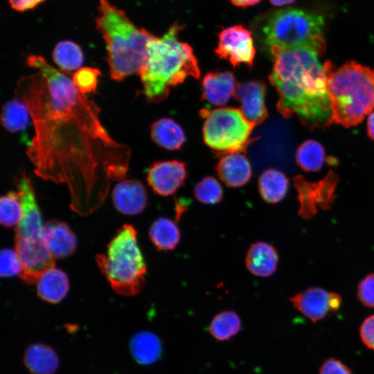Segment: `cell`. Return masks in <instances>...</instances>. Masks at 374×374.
<instances>
[{
  "mask_svg": "<svg viewBox=\"0 0 374 374\" xmlns=\"http://www.w3.org/2000/svg\"><path fill=\"white\" fill-rule=\"evenodd\" d=\"M360 337L363 343L374 350V314L366 318L360 327Z\"/></svg>",
  "mask_w": 374,
  "mask_h": 374,
  "instance_id": "cell-35",
  "label": "cell"
},
{
  "mask_svg": "<svg viewBox=\"0 0 374 374\" xmlns=\"http://www.w3.org/2000/svg\"><path fill=\"white\" fill-rule=\"evenodd\" d=\"M23 217V208L18 191H9L1 197L0 222L6 227L17 226Z\"/></svg>",
  "mask_w": 374,
  "mask_h": 374,
  "instance_id": "cell-30",
  "label": "cell"
},
{
  "mask_svg": "<svg viewBox=\"0 0 374 374\" xmlns=\"http://www.w3.org/2000/svg\"><path fill=\"white\" fill-rule=\"evenodd\" d=\"M24 362L31 374H53L59 365L55 350L42 343L32 344L27 347Z\"/></svg>",
  "mask_w": 374,
  "mask_h": 374,
  "instance_id": "cell-21",
  "label": "cell"
},
{
  "mask_svg": "<svg viewBox=\"0 0 374 374\" xmlns=\"http://www.w3.org/2000/svg\"><path fill=\"white\" fill-rule=\"evenodd\" d=\"M52 57L60 69L66 71L78 70L84 60L80 46L70 40L58 42L53 51Z\"/></svg>",
  "mask_w": 374,
  "mask_h": 374,
  "instance_id": "cell-27",
  "label": "cell"
},
{
  "mask_svg": "<svg viewBox=\"0 0 374 374\" xmlns=\"http://www.w3.org/2000/svg\"><path fill=\"white\" fill-rule=\"evenodd\" d=\"M319 374H352L350 368L335 358L326 359L322 364Z\"/></svg>",
  "mask_w": 374,
  "mask_h": 374,
  "instance_id": "cell-36",
  "label": "cell"
},
{
  "mask_svg": "<svg viewBox=\"0 0 374 374\" xmlns=\"http://www.w3.org/2000/svg\"><path fill=\"white\" fill-rule=\"evenodd\" d=\"M23 217L16 226L15 250L21 265V279L28 285L37 283L41 275L54 267L55 258L48 248L44 225L30 177L24 172L17 181Z\"/></svg>",
  "mask_w": 374,
  "mask_h": 374,
  "instance_id": "cell-7",
  "label": "cell"
},
{
  "mask_svg": "<svg viewBox=\"0 0 374 374\" xmlns=\"http://www.w3.org/2000/svg\"><path fill=\"white\" fill-rule=\"evenodd\" d=\"M200 114L204 118V142L217 154L245 152L249 144L256 140L250 138L256 125L248 121L240 109H203Z\"/></svg>",
  "mask_w": 374,
  "mask_h": 374,
  "instance_id": "cell-9",
  "label": "cell"
},
{
  "mask_svg": "<svg viewBox=\"0 0 374 374\" xmlns=\"http://www.w3.org/2000/svg\"><path fill=\"white\" fill-rule=\"evenodd\" d=\"M230 1L233 4L237 6L247 7V6L257 4L262 0H230Z\"/></svg>",
  "mask_w": 374,
  "mask_h": 374,
  "instance_id": "cell-39",
  "label": "cell"
},
{
  "mask_svg": "<svg viewBox=\"0 0 374 374\" xmlns=\"http://www.w3.org/2000/svg\"><path fill=\"white\" fill-rule=\"evenodd\" d=\"M241 325V320L236 312L226 310L214 317L209 331L217 340L225 341L235 335L240 331Z\"/></svg>",
  "mask_w": 374,
  "mask_h": 374,
  "instance_id": "cell-28",
  "label": "cell"
},
{
  "mask_svg": "<svg viewBox=\"0 0 374 374\" xmlns=\"http://www.w3.org/2000/svg\"><path fill=\"white\" fill-rule=\"evenodd\" d=\"M324 20L310 11L286 8L260 19L256 35L262 47L271 56L282 50L304 48L321 55L326 51Z\"/></svg>",
  "mask_w": 374,
  "mask_h": 374,
  "instance_id": "cell-6",
  "label": "cell"
},
{
  "mask_svg": "<svg viewBox=\"0 0 374 374\" xmlns=\"http://www.w3.org/2000/svg\"><path fill=\"white\" fill-rule=\"evenodd\" d=\"M152 139L159 146L168 150H179L185 141L182 128L168 118L155 121L150 127Z\"/></svg>",
  "mask_w": 374,
  "mask_h": 374,
  "instance_id": "cell-24",
  "label": "cell"
},
{
  "mask_svg": "<svg viewBox=\"0 0 374 374\" xmlns=\"http://www.w3.org/2000/svg\"><path fill=\"white\" fill-rule=\"evenodd\" d=\"M357 296L364 305L374 308V274L367 275L360 281Z\"/></svg>",
  "mask_w": 374,
  "mask_h": 374,
  "instance_id": "cell-34",
  "label": "cell"
},
{
  "mask_svg": "<svg viewBox=\"0 0 374 374\" xmlns=\"http://www.w3.org/2000/svg\"><path fill=\"white\" fill-rule=\"evenodd\" d=\"M130 348L134 359L142 364L155 362L161 353L159 339L148 331H141L134 335L130 340Z\"/></svg>",
  "mask_w": 374,
  "mask_h": 374,
  "instance_id": "cell-23",
  "label": "cell"
},
{
  "mask_svg": "<svg viewBox=\"0 0 374 374\" xmlns=\"http://www.w3.org/2000/svg\"><path fill=\"white\" fill-rule=\"evenodd\" d=\"M338 182V176L332 170L317 182H309L301 175L295 177L294 184L299 202V215L309 220L317 213V207L330 209L337 198L335 190Z\"/></svg>",
  "mask_w": 374,
  "mask_h": 374,
  "instance_id": "cell-10",
  "label": "cell"
},
{
  "mask_svg": "<svg viewBox=\"0 0 374 374\" xmlns=\"http://www.w3.org/2000/svg\"><path fill=\"white\" fill-rule=\"evenodd\" d=\"M265 93L266 86L262 81L251 80L238 84L235 96L240 102V110L254 125L262 123L267 118Z\"/></svg>",
  "mask_w": 374,
  "mask_h": 374,
  "instance_id": "cell-14",
  "label": "cell"
},
{
  "mask_svg": "<svg viewBox=\"0 0 374 374\" xmlns=\"http://www.w3.org/2000/svg\"><path fill=\"white\" fill-rule=\"evenodd\" d=\"M331 122L345 127L355 126L374 109V71L354 61L337 69L326 61Z\"/></svg>",
  "mask_w": 374,
  "mask_h": 374,
  "instance_id": "cell-5",
  "label": "cell"
},
{
  "mask_svg": "<svg viewBox=\"0 0 374 374\" xmlns=\"http://www.w3.org/2000/svg\"><path fill=\"white\" fill-rule=\"evenodd\" d=\"M271 3L276 6H282L288 3H292L295 0H269Z\"/></svg>",
  "mask_w": 374,
  "mask_h": 374,
  "instance_id": "cell-40",
  "label": "cell"
},
{
  "mask_svg": "<svg viewBox=\"0 0 374 374\" xmlns=\"http://www.w3.org/2000/svg\"><path fill=\"white\" fill-rule=\"evenodd\" d=\"M202 87V100L213 105L222 106L235 96L238 86L233 73L215 71L204 75Z\"/></svg>",
  "mask_w": 374,
  "mask_h": 374,
  "instance_id": "cell-16",
  "label": "cell"
},
{
  "mask_svg": "<svg viewBox=\"0 0 374 374\" xmlns=\"http://www.w3.org/2000/svg\"><path fill=\"white\" fill-rule=\"evenodd\" d=\"M26 61L35 71L17 80L15 95L34 126L28 157L37 176L67 186L73 212L88 215L102 206L112 181L126 177L131 150L109 135L99 107L72 79L41 55Z\"/></svg>",
  "mask_w": 374,
  "mask_h": 374,
  "instance_id": "cell-1",
  "label": "cell"
},
{
  "mask_svg": "<svg viewBox=\"0 0 374 374\" xmlns=\"http://www.w3.org/2000/svg\"><path fill=\"white\" fill-rule=\"evenodd\" d=\"M130 224L119 229L107 246L106 254H98L96 263L113 290L123 296H134L143 288L146 264Z\"/></svg>",
  "mask_w": 374,
  "mask_h": 374,
  "instance_id": "cell-8",
  "label": "cell"
},
{
  "mask_svg": "<svg viewBox=\"0 0 374 374\" xmlns=\"http://www.w3.org/2000/svg\"><path fill=\"white\" fill-rule=\"evenodd\" d=\"M318 56L304 48L276 52L269 76L279 96L278 112L287 118L296 115L312 130L332 124L327 73Z\"/></svg>",
  "mask_w": 374,
  "mask_h": 374,
  "instance_id": "cell-2",
  "label": "cell"
},
{
  "mask_svg": "<svg viewBox=\"0 0 374 374\" xmlns=\"http://www.w3.org/2000/svg\"><path fill=\"white\" fill-rule=\"evenodd\" d=\"M44 235L46 245L55 258H66L76 248L75 235L64 222L55 220L46 222Z\"/></svg>",
  "mask_w": 374,
  "mask_h": 374,
  "instance_id": "cell-18",
  "label": "cell"
},
{
  "mask_svg": "<svg viewBox=\"0 0 374 374\" xmlns=\"http://www.w3.org/2000/svg\"><path fill=\"white\" fill-rule=\"evenodd\" d=\"M149 237L156 249L159 251H169L177 246L181 233L174 221L161 217L150 226Z\"/></svg>",
  "mask_w": 374,
  "mask_h": 374,
  "instance_id": "cell-25",
  "label": "cell"
},
{
  "mask_svg": "<svg viewBox=\"0 0 374 374\" xmlns=\"http://www.w3.org/2000/svg\"><path fill=\"white\" fill-rule=\"evenodd\" d=\"M96 26L103 38L112 79L121 81L139 73L148 43L156 36L137 27L125 12L109 0H98Z\"/></svg>",
  "mask_w": 374,
  "mask_h": 374,
  "instance_id": "cell-4",
  "label": "cell"
},
{
  "mask_svg": "<svg viewBox=\"0 0 374 374\" xmlns=\"http://www.w3.org/2000/svg\"><path fill=\"white\" fill-rule=\"evenodd\" d=\"M112 200L115 208L125 215L141 213L148 202V195L143 184L136 179H123L112 190Z\"/></svg>",
  "mask_w": 374,
  "mask_h": 374,
  "instance_id": "cell-15",
  "label": "cell"
},
{
  "mask_svg": "<svg viewBox=\"0 0 374 374\" xmlns=\"http://www.w3.org/2000/svg\"><path fill=\"white\" fill-rule=\"evenodd\" d=\"M289 180L282 172L269 169L265 170L258 179V191L261 198L266 202L276 204L287 195Z\"/></svg>",
  "mask_w": 374,
  "mask_h": 374,
  "instance_id": "cell-22",
  "label": "cell"
},
{
  "mask_svg": "<svg viewBox=\"0 0 374 374\" xmlns=\"http://www.w3.org/2000/svg\"><path fill=\"white\" fill-rule=\"evenodd\" d=\"M367 132L369 137L374 140V112H372L368 118Z\"/></svg>",
  "mask_w": 374,
  "mask_h": 374,
  "instance_id": "cell-38",
  "label": "cell"
},
{
  "mask_svg": "<svg viewBox=\"0 0 374 374\" xmlns=\"http://www.w3.org/2000/svg\"><path fill=\"white\" fill-rule=\"evenodd\" d=\"M100 75V71L98 69L82 67L75 72L72 80L78 90L87 95L88 93L95 91Z\"/></svg>",
  "mask_w": 374,
  "mask_h": 374,
  "instance_id": "cell-32",
  "label": "cell"
},
{
  "mask_svg": "<svg viewBox=\"0 0 374 374\" xmlns=\"http://www.w3.org/2000/svg\"><path fill=\"white\" fill-rule=\"evenodd\" d=\"M182 28L175 23L161 37H155L148 44L146 59L139 73L143 93L150 103L165 100L186 78L200 77L193 48L178 39Z\"/></svg>",
  "mask_w": 374,
  "mask_h": 374,
  "instance_id": "cell-3",
  "label": "cell"
},
{
  "mask_svg": "<svg viewBox=\"0 0 374 374\" xmlns=\"http://www.w3.org/2000/svg\"><path fill=\"white\" fill-rule=\"evenodd\" d=\"M8 1L12 9L23 12L35 8L46 0H8Z\"/></svg>",
  "mask_w": 374,
  "mask_h": 374,
  "instance_id": "cell-37",
  "label": "cell"
},
{
  "mask_svg": "<svg viewBox=\"0 0 374 374\" xmlns=\"http://www.w3.org/2000/svg\"><path fill=\"white\" fill-rule=\"evenodd\" d=\"M187 176L185 163L178 160L163 161L150 166L147 181L155 193L166 197L182 186Z\"/></svg>",
  "mask_w": 374,
  "mask_h": 374,
  "instance_id": "cell-13",
  "label": "cell"
},
{
  "mask_svg": "<svg viewBox=\"0 0 374 374\" xmlns=\"http://www.w3.org/2000/svg\"><path fill=\"white\" fill-rule=\"evenodd\" d=\"M69 279L61 269L52 267L45 271L37 282V293L44 301L57 303L66 295Z\"/></svg>",
  "mask_w": 374,
  "mask_h": 374,
  "instance_id": "cell-20",
  "label": "cell"
},
{
  "mask_svg": "<svg viewBox=\"0 0 374 374\" xmlns=\"http://www.w3.org/2000/svg\"><path fill=\"white\" fill-rule=\"evenodd\" d=\"M219 178L228 186H244L251 179V164L245 155L233 152L222 155L215 166Z\"/></svg>",
  "mask_w": 374,
  "mask_h": 374,
  "instance_id": "cell-17",
  "label": "cell"
},
{
  "mask_svg": "<svg viewBox=\"0 0 374 374\" xmlns=\"http://www.w3.org/2000/svg\"><path fill=\"white\" fill-rule=\"evenodd\" d=\"M298 165L306 172L319 170L325 160V151L317 141L308 140L303 142L296 154Z\"/></svg>",
  "mask_w": 374,
  "mask_h": 374,
  "instance_id": "cell-29",
  "label": "cell"
},
{
  "mask_svg": "<svg viewBox=\"0 0 374 374\" xmlns=\"http://www.w3.org/2000/svg\"><path fill=\"white\" fill-rule=\"evenodd\" d=\"M278 256L275 248L265 242L253 243L249 247L245 258L249 271L259 277H268L276 270Z\"/></svg>",
  "mask_w": 374,
  "mask_h": 374,
  "instance_id": "cell-19",
  "label": "cell"
},
{
  "mask_svg": "<svg viewBox=\"0 0 374 374\" xmlns=\"http://www.w3.org/2000/svg\"><path fill=\"white\" fill-rule=\"evenodd\" d=\"M0 274L1 277H11L19 275L21 265L15 250L3 249L1 251Z\"/></svg>",
  "mask_w": 374,
  "mask_h": 374,
  "instance_id": "cell-33",
  "label": "cell"
},
{
  "mask_svg": "<svg viewBox=\"0 0 374 374\" xmlns=\"http://www.w3.org/2000/svg\"><path fill=\"white\" fill-rule=\"evenodd\" d=\"M290 301L300 312L312 321L317 322L337 312L342 299L337 293L314 287L292 296Z\"/></svg>",
  "mask_w": 374,
  "mask_h": 374,
  "instance_id": "cell-12",
  "label": "cell"
},
{
  "mask_svg": "<svg viewBox=\"0 0 374 374\" xmlns=\"http://www.w3.org/2000/svg\"><path fill=\"white\" fill-rule=\"evenodd\" d=\"M215 54L228 60L233 66L245 64L251 66L256 55L251 33L241 25L223 29L218 34Z\"/></svg>",
  "mask_w": 374,
  "mask_h": 374,
  "instance_id": "cell-11",
  "label": "cell"
},
{
  "mask_svg": "<svg viewBox=\"0 0 374 374\" xmlns=\"http://www.w3.org/2000/svg\"><path fill=\"white\" fill-rule=\"evenodd\" d=\"M194 195L202 204H215L223 197V188L215 178L207 176L195 185Z\"/></svg>",
  "mask_w": 374,
  "mask_h": 374,
  "instance_id": "cell-31",
  "label": "cell"
},
{
  "mask_svg": "<svg viewBox=\"0 0 374 374\" xmlns=\"http://www.w3.org/2000/svg\"><path fill=\"white\" fill-rule=\"evenodd\" d=\"M30 118L26 106L16 97L2 107L0 121L3 127L10 132L24 130L28 125Z\"/></svg>",
  "mask_w": 374,
  "mask_h": 374,
  "instance_id": "cell-26",
  "label": "cell"
}]
</instances>
